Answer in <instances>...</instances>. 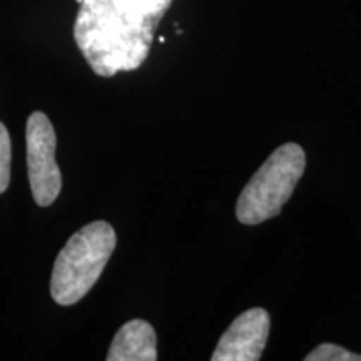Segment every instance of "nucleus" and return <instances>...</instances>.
<instances>
[{"label": "nucleus", "instance_id": "obj_3", "mask_svg": "<svg viewBox=\"0 0 361 361\" xmlns=\"http://www.w3.org/2000/svg\"><path fill=\"white\" fill-rule=\"evenodd\" d=\"M306 154L296 142H286L271 154L239 194L236 218L246 226L264 223L281 213L303 178Z\"/></svg>", "mask_w": 361, "mask_h": 361}, {"label": "nucleus", "instance_id": "obj_8", "mask_svg": "<svg viewBox=\"0 0 361 361\" xmlns=\"http://www.w3.org/2000/svg\"><path fill=\"white\" fill-rule=\"evenodd\" d=\"M12 142L6 126L0 123V194L6 192L11 183Z\"/></svg>", "mask_w": 361, "mask_h": 361}, {"label": "nucleus", "instance_id": "obj_7", "mask_svg": "<svg viewBox=\"0 0 361 361\" xmlns=\"http://www.w3.org/2000/svg\"><path fill=\"white\" fill-rule=\"evenodd\" d=\"M306 361H361V355L351 353L340 345L333 343H323L316 346L310 355L305 356Z\"/></svg>", "mask_w": 361, "mask_h": 361}, {"label": "nucleus", "instance_id": "obj_6", "mask_svg": "<svg viewBox=\"0 0 361 361\" xmlns=\"http://www.w3.org/2000/svg\"><path fill=\"white\" fill-rule=\"evenodd\" d=\"M157 338L154 328L144 319H130L116 333L107 361H156Z\"/></svg>", "mask_w": 361, "mask_h": 361}, {"label": "nucleus", "instance_id": "obj_5", "mask_svg": "<svg viewBox=\"0 0 361 361\" xmlns=\"http://www.w3.org/2000/svg\"><path fill=\"white\" fill-rule=\"evenodd\" d=\"M271 318L263 308H252L229 324L216 346L213 361H258L269 338Z\"/></svg>", "mask_w": 361, "mask_h": 361}, {"label": "nucleus", "instance_id": "obj_2", "mask_svg": "<svg viewBox=\"0 0 361 361\" xmlns=\"http://www.w3.org/2000/svg\"><path fill=\"white\" fill-rule=\"evenodd\" d=\"M116 231L107 221H92L72 234L54 263L51 295L57 305L71 306L90 291L116 250Z\"/></svg>", "mask_w": 361, "mask_h": 361}, {"label": "nucleus", "instance_id": "obj_4", "mask_svg": "<svg viewBox=\"0 0 361 361\" xmlns=\"http://www.w3.org/2000/svg\"><path fill=\"white\" fill-rule=\"evenodd\" d=\"M27 168L34 201L47 207L57 200L62 176L56 162V130L44 112H32L25 126Z\"/></svg>", "mask_w": 361, "mask_h": 361}, {"label": "nucleus", "instance_id": "obj_1", "mask_svg": "<svg viewBox=\"0 0 361 361\" xmlns=\"http://www.w3.org/2000/svg\"><path fill=\"white\" fill-rule=\"evenodd\" d=\"M74 39L101 78L139 69L173 0H78Z\"/></svg>", "mask_w": 361, "mask_h": 361}]
</instances>
